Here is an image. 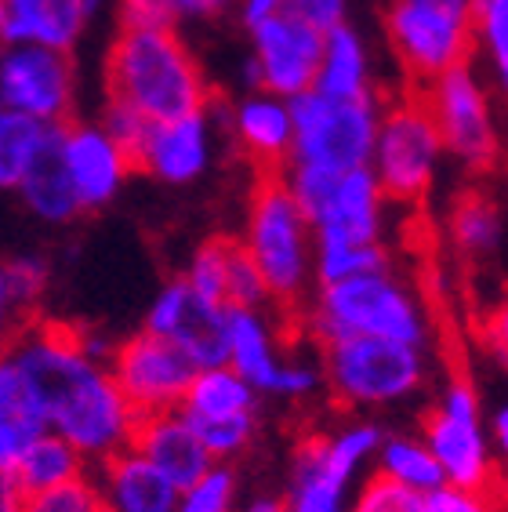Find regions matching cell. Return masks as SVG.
<instances>
[{"instance_id": "obj_1", "label": "cell", "mask_w": 508, "mask_h": 512, "mask_svg": "<svg viewBox=\"0 0 508 512\" xmlns=\"http://www.w3.org/2000/svg\"><path fill=\"white\" fill-rule=\"evenodd\" d=\"M48 411L51 433L66 436L91 465L135 444L142 414L120 389L106 360L84 349L80 331L59 324H26L4 349Z\"/></svg>"}, {"instance_id": "obj_2", "label": "cell", "mask_w": 508, "mask_h": 512, "mask_svg": "<svg viewBox=\"0 0 508 512\" xmlns=\"http://www.w3.org/2000/svg\"><path fill=\"white\" fill-rule=\"evenodd\" d=\"M102 84L106 99L131 106L153 124L211 106L204 69L178 30L120 26L109 40Z\"/></svg>"}, {"instance_id": "obj_3", "label": "cell", "mask_w": 508, "mask_h": 512, "mask_svg": "<svg viewBox=\"0 0 508 512\" xmlns=\"http://www.w3.org/2000/svg\"><path fill=\"white\" fill-rule=\"evenodd\" d=\"M305 327L316 345L342 338H392L429 349L432 320L407 280L392 266L352 276L342 284H323L309 298Z\"/></svg>"}, {"instance_id": "obj_4", "label": "cell", "mask_w": 508, "mask_h": 512, "mask_svg": "<svg viewBox=\"0 0 508 512\" xmlns=\"http://www.w3.org/2000/svg\"><path fill=\"white\" fill-rule=\"evenodd\" d=\"M240 240L265 273L280 309H298L316 295V226L284 175H262L254 186Z\"/></svg>"}, {"instance_id": "obj_5", "label": "cell", "mask_w": 508, "mask_h": 512, "mask_svg": "<svg viewBox=\"0 0 508 512\" xmlns=\"http://www.w3.org/2000/svg\"><path fill=\"white\" fill-rule=\"evenodd\" d=\"M327 389L342 407L381 411L421 393L429 378L425 345L392 342V338H342L320 345Z\"/></svg>"}, {"instance_id": "obj_6", "label": "cell", "mask_w": 508, "mask_h": 512, "mask_svg": "<svg viewBox=\"0 0 508 512\" xmlns=\"http://www.w3.org/2000/svg\"><path fill=\"white\" fill-rule=\"evenodd\" d=\"M294 102V153L287 168L320 171L342 178L349 171L371 168L374 142H378L381 95L371 99H331L320 91H305Z\"/></svg>"}, {"instance_id": "obj_7", "label": "cell", "mask_w": 508, "mask_h": 512, "mask_svg": "<svg viewBox=\"0 0 508 512\" xmlns=\"http://www.w3.org/2000/svg\"><path fill=\"white\" fill-rule=\"evenodd\" d=\"M385 30L407 77L429 84L469 62L476 48V0H392Z\"/></svg>"}, {"instance_id": "obj_8", "label": "cell", "mask_w": 508, "mask_h": 512, "mask_svg": "<svg viewBox=\"0 0 508 512\" xmlns=\"http://www.w3.org/2000/svg\"><path fill=\"white\" fill-rule=\"evenodd\" d=\"M421 436L440 458L450 487L494 494L498 487L494 444H490V429L483 425L479 396L469 378L458 375L443 385V393L436 396L432 411L421 422Z\"/></svg>"}, {"instance_id": "obj_9", "label": "cell", "mask_w": 508, "mask_h": 512, "mask_svg": "<svg viewBox=\"0 0 508 512\" xmlns=\"http://www.w3.org/2000/svg\"><path fill=\"white\" fill-rule=\"evenodd\" d=\"M447 153L440 128L421 99L392 102L381 117L374 142L371 171L396 204H418L436 182L440 160Z\"/></svg>"}, {"instance_id": "obj_10", "label": "cell", "mask_w": 508, "mask_h": 512, "mask_svg": "<svg viewBox=\"0 0 508 512\" xmlns=\"http://www.w3.org/2000/svg\"><path fill=\"white\" fill-rule=\"evenodd\" d=\"M323 48H327V30L291 8L280 11L251 30V55L244 66L247 88L298 99L316 88Z\"/></svg>"}, {"instance_id": "obj_11", "label": "cell", "mask_w": 508, "mask_h": 512, "mask_svg": "<svg viewBox=\"0 0 508 512\" xmlns=\"http://www.w3.org/2000/svg\"><path fill=\"white\" fill-rule=\"evenodd\" d=\"M421 102L429 106L447 153L465 168L479 171L498 157V128H494V109H490L487 84L476 69L465 66L447 69L443 77L425 84Z\"/></svg>"}, {"instance_id": "obj_12", "label": "cell", "mask_w": 508, "mask_h": 512, "mask_svg": "<svg viewBox=\"0 0 508 512\" xmlns=\"http://www.w3.org/2000/svg\"><path fill=\"white\" fill-rule=\"evenodd\" d=\"M109 367H113L120 389L142 418L160 411H178L193 378L200 375L196 360L182 345L164 335H153L146 327L138 335L117 342V353H113Z\"/></svg>"}, {"instance_id": "obj_13", "label": "cell", "mask_w": 508, "mask_h": 512, "mask_svg": "<svg viewBox=\"0 0 508 512\" xmlns=\"http://www.w3.org/2000/svg\"><path fill=\"white\" fill-rule=\"evenodd\" d=\"M258 389L229 364L204 367L189 385L182 411L196 425L215 462H229L251 444L258 425Z\"/></svg>"}, {"instance_id": "obj_14", "label": "cell", "mask_w": 508, "mask_h": 512, "mask_svg": "<svg viewBox=\"0 0 508 512\" xmlns=\"http://www.w3.org/2000/svg\"><path fill=\"white\" fill-rule=\"evenodd\" d=\"M77 102V66L69 51L4 48L0 55V106L8 113L69 124Z\"/></svg>"}, {"instance_id": "obj_15", "label": "cell", "mask_w": 508, "mask_h": 512, "mask_svg": "<svg viewBox=\"0 0 508 512\" xmlns=\"http://www.w3.org/2000/svg\"><path fill=\"white\" fill-rule=\"evenodd\" d=\"M146 331L178 342L196 367L229 364V338H225V306H215L193 291L186 276L167 280L146 309Z\"/></svg>"}, {"instance_id": "obj_16", "label": "cell", "mask_w": 508, "mask_h": 512, "mask_svg": "<svg viewBox=\"0 0 508 512\" xmlns=\"http://www.w3.org/2000/svg\"><path fill=\"white\" fill-rule=\"evenodd\" d=\"M215 157V117L211 106L175 120L149 124L146 138L135 149V171H146L164 186H189L204 178Z\"/></svg>"}, {"instance_id": "obj_17", "label": "cell", "mask_w": 508, "mask_h": 512, "mask_svg": "<svg viewBox=\"0 0 508 512\" xmlns=\"http://www.w3.org/2000/svg\"><path fill=\"white\" fill-rule=\"evenodd\" d=\"M62 164L84 211L113 204L135 171V157L98 120H69L62 135Z\"/></svg>"}, {"instance_id": "obj_18", "label": "cell", "mask_w": 508, "mask_h": 512, "mask_svg": "<svg viewBox=\"0 0 508 512\" xmlns=\"http://www.w3.org/2000/svg\"><path fill=\"white\" fill-rule=\"evenodd\" d=\"M385 204L389 193L378 182L371 168L349 171L334 182L327 204L313 215L316 240L323 244H356L371 247L381 244L385 233Z\"/></svg>"}, {"instance_id": "obj_19", "label": "cell", "mask_w": 508, "mask_h": 512, "mask_svg": "<svg viewBox=\"0 0 508 512\" xmlns=\"http://www.w3.org/2000/svg\"><path fill=\"white\" fill-rule=\"evenodd\" d=\"M91 483L106 512H178L182 502V487L135 447L91 465Z\"/></svg>"}, {"instance_id": "obj_20", "label": "cell", "mask_w": 508, "mask_h": 512, "mask_svg": "<svg viewBox=\"0 0 508 512\" xmlns=\"http://www.w3.org/2000/svg\"><path fill=\"white\" fill-rule=\"evenodd\" d=\"M229 135L265 175L284 171L294 153V102L273 91H247L229 109Z\"/></svg>"}, {"instance_id": "obj_21", "label": "cell", "mask_w": 508, "mask_h": 512, "mask_svg": "<svg viewBox=\"0 0 508 512\" xmlns=\"http://www.w3.org/2000/svg\"><path fill=\"white\" fill-rule=\"evenodd\" d=\"M91 22L84 0H0L4 48H55L73 55Z\"/></svg>"}, {"instance_id": "obj_22", "label": "cell", "mask_w": 508, "mask_h": 512, "mask_svg": "<svg viewBox=\"0 0 508 512\" xmlns=\"http://www.w3.org/2000/svg\"><path fill=\"white\" fill-rule=\"evenodd\" d=\"M135 451H142L149 462L157 465L167 480H175L182 491L189 483H196L200 476L211 469L215 454L207 451V444L200 440L196 425L189 422V414L178 407V411H160V414H146L138 422L135 433Z\"/></svg>"}, {"instance_id": "obj_23", "label": "cell", "mask_w": 508, "mask_h": 512, "mask_svg": "<svg viewBox=\"0 0 508 512\" xmlns=\"http://www.w3.org/2000/svg\"><path fill=\"white\" fill-rule=\"evenodd\" d=\"M225 338H229V367L240 371L262 396H276L291 349L269 324V313L225 306Z\"/></svg>"}, {"instance_id": "obj_24", "label": "cell", "mask_w": 508, "mask_h": 512, "mask_svg": "<svg viewBox=\"0 0 508 512\" xmlns=\"http://www.w3.org/2000/svg\"><path fill=\"white\" fill-rule=\"evenodd\" d=\"M48 433V411L37 400L26 375L4 356L0 360V473H8L11 465Z\"/></svg>"}, {"instance_id": "obj_25", "label": "cell", "mask_w": 508, "mask_h": 512, "mask_svg": "<svg viewBox=\"0 0 508 512\" xmlns=\"http://www.w3.org/2000/svg\"><path fill=\"white\" fill-rule=\"evenodd\" d=\"M88 465V458L69 444L66 436L48 433L4 473V487L15 491L19 498H30V494H44L55 491V487H66V483L88 480Z\"/></svg>"}, {"instance_id": "obj_26", "label": "cell", "mask_w": 508, "mask_h": 512, "mask_svg": "<svg viewBox=\"0 0 508 512\" xmlns=\"http://www.w3.org/2000/svg\"><path fill=\"white\" fill-rule=\"evenodd\" d=\"M320 95H331V99H371L378 95L374 91V77H371V51H367V40L363 33L342 22L327 30V48H323V66L320 77H316V88Z\"/></svg>"}, {"instance_id": "obj_27", "label": "cell", "mask_w": 508, "mask_h": 512, "mask_svg": "<svg viewBox=\"0 0 508 512\" xmlns=\"http://www.w3.org/2000/svg\"><path fill=\"white\" fill-rule=\"evenodd\" d=\"M66 124L26 117V113H0V186L19 189V182L40 160L62 146Z\"/></svg>"}, {"instance_id": "obj_28", "label": "cell", "mask_w": 508, "mask_h": 512, "mask_svg": "<svg viewBox=\"0 0 508 512\" xmlns=\"http://www.w3.org/2000/svg\"><path fill=\"white\" fill-rule=\"evenodd\" d=\"M15 193H19L22 207L33 218L48 222V226H69L77 215H84L77 189H73V182L66 175V164H62V146L40 160L37 168L22 178Z\"/></svg>"}, {"instance_id": "obj_29", "label": "cell", "mask_w": 508, "mask_h": 512, "mask_svg": "<svg viewBox=\"0 0 508 512\" xmlns=\"http://www.w3.org/2000/svg\"><path fill=\"white\" fill-rule=\"evenodd\" d=\"M374 473L389 476V480L403 483L418 494H432L447 487V476H443L440 458L432 454V447L425 444V436L411 433H385L378 451V462H374Z\"/></svg>"}, {"instance_id": "obj_30", "label": "cell", "mask_w": 508, "mask_h": 512, "mask_svg": "<svg viewBox=\"0 0 508 512\" xmlns=\"http://www.w3.org/2000/svg\"><path fill=\"white\" fill-rule=\"evenodd\" d=\"M447 229L461 255L483 258L498 251L505 226H501V211L494 200L483 197V193H465V197H458V204L450 207Z\"/></svg>"}, {"instance_id": "obj_31", "label": "cell", "mask_w": 508, "mask_h": 512, "mask_svg": "<svg viewBox=\"0 0 508 512\" xmlns=\"http://www.w3.org/2000/svg\"><path fill=\"white\" fill-rule=\"evenodd\" d=\"M48 287V262L40 255H15L0 269V309L8 320L30 324L33 309L40 306Z\"/></svg>"}, {"instance_id": "obj_32", "label": "cell", "mask_w": 508, "mask_h": 512, "mask_svg": "<svg viewBox=\"0 0 508 512\" xmlns=\"http://www.w3.org/2000/svg\"><path fill=\"white\" fill-rule=\"evenodd\" d=\"M476 51L494 88L508 95V0H476Z\"/></svg>"}, {"instance_id": "obj_33", "label": "cell", "mask_w": 508, "mask_h": 512, "mask_svg": "<svg viewBox=\"0 0 508 512\" xmlns=\"http://www.w3.org/2000/svg\"><path fill=\"white\" fill-rule=\"evenodd\" d=\"M233 251H236V240H225V237L207 240V244L196 247L186 273H182L193 284L196 295L215 302V306H229V266H233Z\"/></svg>"}, {"instance_id": "obj_34", "label": "cell", "mask_w": 508, "mask_h": 512, "mask_svg": "<svg viewBox=\"0 0 508 512\" xmlns=\"http://www.w3.org/2000/svg\"><path fill=\"white\" fill-rule=\"evenodd\" d=\"M385 266H389L385 244L356 247V244H323V240H316V287L342 284V280L374 273V269H385Z\"/></svg>"}, {"instance_id": "obj_35", "label": "cell", "mask_w": 508, "mask_h": 512, "mask_svg": "<svg viewBox=\"0 0 508 512\" xmlns=\"http://www.w3.org/2000/svg\"><path fill=\"white\" fill-rule=\"evenodd\" d=\"M233 505H236V473L225 462H218L182 491L178 512H233Z\"/></svg>"}, {"instance_id": "obj_36", "label": "cell", "mask_w": 508, "mask_h": 512, "mask_svg": "<svg viewBox=\"0 0 508 512\" xmlns=\"http://www.w3.org/2000/svg\"><path fill=\"white\" fill-rule=\"evenodd\" d=\"M352 512H425V494L411 491L389 476L371 473L367 480H360Z\"/></svg>"}, {"instance_id": "obj_37", "label": "cell", "mask_w": 508, "mask_h": 512, "mask_svg": "<svg viewBox=\"0 0 508 512\" xmlns=\"http://www.w3.org/2000/svg\"><path fill=\"white\" fill-rule=\"evenodd\" d=\"M229 306H240V309L276 306L273 291H269V280H265V273L258 269V262L247 255L244 240H236L233 266H229Z\"/></svg>"}, {"instance_id": "obj_38", "label": "cell", "mask_w": 508, "mask_h": 512, "mask_svg": "<svg viewBox=\"0 0 508 512\" xmlns=\"http://www.w3.org/2000/svg\"><path fill=\"white\" fill-rule=\"evenodd\" d=\"M15 512H106V509H102V498H98L95 483L88 476V480L66 483V487H55V491L19 498V509Z\"/></svg>"}, {"instance_id": "obj_39", "label": "cell", "mask_w": 508, "mask_h": 512, "mask_svg": "<svg viewBox=\"0 0 508 512\" xmlns=\"http://www.w3.org/2000/svg\"><path fill=\"white\" fill-rule=\"evenodd\" d=\"M98 124L109 131V135L117 138L120 146L135 157V149H138V142L146 138V131H149V124L153 120H146L142 113H135L131 106H120V102H113V99H106L102 102V113H98Z\"/></svg>"}, {"instance_id": "obj_40", "label": "cell", "mask_w": 508, "mask_h": 512, "mask_svg": "<svg viewBox=\"0 0 508 512\" xmlns=\"http://www.w3.org/2000/svg\"><path fill=\"white\" fill-rule=\"evenodd\" d=\"M287 512H352V498L345 491L316 487V483H287Z\"/></svg>"}, {"instance_id": "obj_41", "label": "cell", "mask_w": 508, "mask_h": 512, "mask_svg": "<svg viewBox=\"0 0 508 512\" xmlns=\"http://www.w3.org/2000/svg\"><path fill=\"white\" fill-rule=\"evenodd\" d=\"M425 512H501L490 491H465V487H440L425 494Z\"/></svg>"}, {"instance_id": "obj_42", "label": "cell", "mask_w": 508, "mask_h": 512, "mask_svg": "<svg viewBox=\"0 0 508 512\" xmlns=\"http://www.w3.org/2000/svg\"><path fill=\"white\" fill-rule=\"evenodd\" d=\"M178 15L175 0H120V26H157V30H175Z\"/></svg>"}, {"instance_id": "obj_43", "label": "cell", "mask_w": 508, "mask_h": 512, "mask_svg": "<svg viewBox=\"0 0 508 512\" xmlns=\"http://www.w3.org/2000/svg\"><path fill=\"white\" fill-rule=\"evenodd\" d=\"M287 8L305 15L309 22H316L320 30H334V26H342L349 22V0H287Z\"/></svg>"}, {"instance_id": "obj_44", "label": "cell", "mask_w": 508, "mask_h": 512, "mask_svg": "<svg viewBox=\"0 0 508 512\" xmlns=\"http://www.w3.org/2000/svg\"><path fill=\"white\" fill-rule=\"evenodd\" d=\"M280 11H287V0H240V4H236V19L251 33L254 26L269 22L273 15H280Z\"/></svg>"}, {"instance_id": "obj_45", "label": "cell", "mask_w": 508, "mask_h": 512, "mask_svg": "<svg viewBox=\"0 0 508 512\" xmlns=\"http://www.w3.org/2000/svg\"><path fill=\"white\" fill-rule=\"evenodd\" d=\"M175 4H178V15H182V19L204 22V19H218V15H225V11L236 8L240 0H175Z\"/></svg>"}, {"instance_id": "obj_46", "label": "cell", "mask_w": 508, "mask_h": 512, "mask_svg": "<svg viewBox=\"0 0 508 512\" xmlns=\"http://www.w3.org/2000/svg\"><path fill=\"white\" fill-rule=\"evenodd\" d=\"M487 342L498 349L501 356L508 360V295L501 298L498 306H494V313H490L487 320Z\"/></svg>"}, {"instance_id": "obj_47", "label": "cell", "mask_w": 508, "mask_h": 512, "mask_svg": "<svg viewBox=\"0 0 508 512\" xmlns=\"http://www.w3.org/2000/svg\"><path fill=\"white\" fill-rule=\"evenodd\" d=\"M490 444H494V454L508 465V404L498 407L494 422H490Z\"/></svg>"}, {"instance_id": "obj_48", "label": "cell", "mask_w": 508, "mask_h": 512, "mask_svg": "<svg viewBox=\"0 0 508 512\" xmlns=\"http://www.w3.org/2000/svg\"><path fill=\"white\" fill-rule=\"evenodd\" d=\"M244 512H287V509H284V498H251L244 505Z\"/></svg>"}, {"instance_id": "obj_49", "label": "cell", "mask_w": 508, "mask_h": 512, "mask_svg": "<svg viewBox=\"0 0 508 512\" xmlns=\"http://www.w3.org/2000/svg\"><path fill=\"white\" fill-rule=\"evenodd\" d=\"M498 505H501V512H508V473L498 476Z\"/></svg>"}]
</instances>
